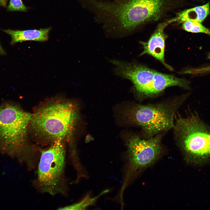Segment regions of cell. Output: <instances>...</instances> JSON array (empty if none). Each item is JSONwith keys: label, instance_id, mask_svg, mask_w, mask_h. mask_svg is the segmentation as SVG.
Wrapping results in <instances>:
<instances>
[{"label": "cell", "instance_id": "cell-18", "mask_svg": "<svg viewBox=\"0 0 210 210\" xmlns=\"http://www.w3.org/2000/svg\"><path fill=\"white\" fill-rule=\"evenodd\" d=\"M6 52L3 48L2 47L0 44V55H4L6 54Z\"/></svg>", "mask_w": 210, "mask_h": 210}, {"label": "cell", "instance_id": "cell-14", "mask_svg": "<svg viewBox=\"0 0 210 210\" xmlns=\"http://www.w3.org/2000/svg\"><path fill=\"white\" fill-rule=\"evenodd\" d=\"M183 28L185 30L193 33H202L210 35V30L203 26L201 23L189 21L183 22Z\"/></svg>", "mask_w": 210, "mask_h": 210}, {"label": "cell", "instance_id": "cell-4", "mask_svg": "<svg viewBox=\"0 0 210 210\" xmlns=\"http://www.w3.org/2000/svg\"><path fill=\"white\" fill-rule=\"evenodd\" d=\"M188 96L184 94L154 104H135L124 114L128 121L139 126L148 139L173 128L175 115Z\"/></svg>", "mask_w": 210, "mask_h": 210}, {"label": "cell", "instance_id": "cell-12", "mask_svg": "<svg viewBox=\"0 0 210 210\" xmlns=\"http://www.w3.org/2000/svg\"><path fill=\"white\" fill-rule=\"evenodd\" d=\"M210 13L209 3L185 10L173 18V21L183 22L189 21L202 22Z\"/></svg>", "mask_w": 210, "mask_h": 210}, {"label": "cell", "instance_id": "cell-11", "mask_svg": "<svg viewBox=\"0 0 210 210\" xmlns=\"http://www.w3.org/2000/svg\"><path fill=\"white\" fill-rule=\"evenodd\" d=\"M51 28L40 29H28L24 30H3L11 38L10 44L13 45L16 43L25 41H45L48 39V34Z\"/></svg>", "mask_w": 210, "mask_h": 210}, {"label": "cell", "instance_id": "cell-8", "mask_svg": "<svg viewBox=\"0 0 210 210\" xmlns=\"http://www.w3.org/2000/svg\"><path fill=\"white\" fill-rule=\"evenodd\" d=\"M109 61L115 67L116 75L130 80L133 84L134 91L138 97L144 99L152 81L155 71L134 62L115 59Z\"/></svg>", "mask_w": 210, "mask_h": 210}, {"label": "cell", "instance_id": "cell-13", "mask_svg": "<svg viewBox=\"0 0 210 210\" xmlns=\"http://www.w3.org/2000/svg\"><path fill=\"white\" fill-rule=\"evenodd\" d=\"M108 191V190L101 192L98 195L93 198L91 197L89 195L86 196L79 202L71 205L61 207L58 210H83L88 206L93 203L100 196Z\"/></svg>", "mask_w": 210, "mask_h": 210}, {"label": "cell", "instance_id": "cell-2", "mask_svg": "<svg viewBox=\"0 0 210 210\" xmlns=\"http://www.w3.org/2000/svg\"><path fill=\"white\" fill-rule=\"evenodd\" d=\"M173 129L177 144L187 163H210V127L196 112L189 110L185 117L177 112Z\"/></svg>", "mask_w": 210, "mask_h": 210}, {"label": "cell", "instance_id": "cell-1", "mask_svg": "<svg viewBox=\"0 0 210 210\" xmlns=\"http://www.w3.org/2000/svg\"><path fill=\"white\" fill-rule=\"evenodd\" d=\"M77 106L70 101H57L39 108L33 114L29 126L37 136L51 144L71 138L79 118Z\"/></svg>", "mask_w": 210, "mask_h": 210}, {"label": "cell", "instance_id": "cell-15", "mask_svg": "<svg viewBox=\"0 0 210 210\" xmlns=\"http://www.w3.org/2000/svg\"><path fill=\"white\" fill-rule=\"evenodd\" d=\"M7 9L8 11L25 12L27 8L23 3L22 0H10Z\"/></svg>", "mask_w": 210, "mask_h": 210}, {"label": "cell", "instance_id": "cell-19", "mask_svg": "<svg viewBox=\"0 0 210 210\" xmlns=\"http://www.w3.org/2000/svg\"><path fill=\"white\" fill-rule=\"evenodd\" d=\"M208 58L210 59V52L209 53L208 55Z\"/></svg>", "mask_w": 210, "mask_h": 210}, {"label": "cell", "instance_id": "cell-9", "mask_svg": "<svg viewBox=\"0 0 210 210\" xmlns=\"http://www.w3.org/2000/svg\"><path fill=\"white\" fill-rule=\"evenodd\" d=\"M173 22L172 19L160 23L156 30L147 42H141L144 50L141 55L148 54L159 60L167 69L173 70V68L165 62L164 52L166 35L164 32L165 28Z\"/></svg>", "mask_w": 210, "mask_h": 210}, {"label": "cell", "instance_id": "cell-3", "mask_svg": "<svg viewBox=\"0 0 210 210\" xmlns=\"http://www.w3.org/2000/svg\"><path fill=\"white\" fill-rule=\"evenodd\" d=\"M168 2L167 0H115L105 2L102 11L111 29L129 32L143 23L159 20Z\"/></svg>", "mask_w": 210, "mask_h": 210}, {"label": "cell", "instance_id": "cell-16", "mask_svg": "<svg viewBox=\"0 0 210 210\" xmlns=\"http://www.w3.org/2000/svg\"><path fill=\"white\" fill-rule=\"evenodd\" d=\"M207 72H210V66L201 69H196L194 70H190L191 73H199Z\"/></svg>", "mask_w": 210, "mask_h": 210}, {"label": "cell", "instance_id": "cell-17", "mask_svg": "<svg viewBox=\"0 0 210 210\" xmlns=\"http://www.w3.org/2000/svg\"><path fill=\"white\" fill-rule=\"evenodd\" d=\"M8 0H0V6L4 7L6 6L7 4Z\"/></svg>", "mask_w": 210, "mask_h": 210}, {"label": "cell", "instance_id": "cell-10", "mask_svg": "<svg viewBox=\"0 0 210 210\" xmlns=\"http://www.w3.org/2000/svg\"><path fill=\"white\" fill-rule=\"evenodd\" d=\"M189 81L186 79L155 71L152 81L144 99L156 96L169 87L178 86L186 89H189Z\"/></svg>", "mask_w": 210, "mask_h": 210}, {"label": "cell", "instance_id": "cell-7", "mask_svg": "<svg viewBox=\"0 0 210 210\" xmlns=\"http://www.w3.org/2000/svg\"><path fill=\"white\" fill-rule=\"evenodd\" d=\"M163 133L146 139L134 135L127 139L123 183L119 192L120 195H123L130 182L139 172L151 166L161 156Z\"/></svg>", "mask_w": 210, "mask_h": 210}, {"label": "cell", "instance_id": "cell-6", "mask_svg": "<svg viewBox=\"0 0 210 210\" xmlns=\"http://www.w3.org/2000/svg\"><path fill=\"white\" fill-rule=\"evenodd\" d=\"M32 116V114L14 105L0 106V144L14 148L27 163L34 162L38 156V152L32 149L27 143Z\"/></svg>", "mask_w": 210, "mask_h": 210}, {"label": "cell", "instance_id": "cell-5", "mask_svg": "<svg viewBox=\"0 0 210 210\" xmlns=\"http://www.w3.org/2000/svg\"><path fill=\"white\" fill-rule=\"evenodd\" d=\"M39 150L40 157L34 186L42 193L67 195L68 186L65 175L66 149L64 141H56L49 148Z\"/></svg>", "mask_w": 210, "mask_h": 210}]
</instances>
